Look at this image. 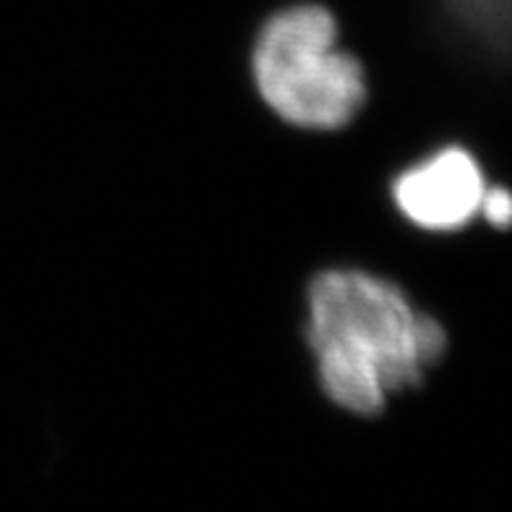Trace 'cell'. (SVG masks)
Listing matches in <instances>:
<instances>
[{
	"label": "cell",
	"mask_w": 512,
	"mask_h": 512,
	"mask_svg": "<svg viewBox=\"0 0 512 512\" xmlns=\"http://www.w3.org/2000/svg\"><path fill=\"white\" fill-rule=\"evenodd\" d=\"M304 327L319 390L361 418L418 390L450 351L445 324L418 309L398 283L361 267L311 277Z\"/></svg>",
	"instance_id": "6da1fadb"
},
{
	"label": "cell",
	"mask_w": 512,
	"mask_h": 512,
	"mask_svg": "<svg viewBox=\"0 0 512 512\" xmlns=\"http://www.w3.org/2000/svg\"><path fill=\"white\" fill-rule=\"evenodd\" d=\"M452 32L492 55L512 50V0H437Z\"/></svg>",
	"instance_id": "277c9868"
},
{
	"label": "cell",
	"mask_w": 512,
	"mask_h": 512,
	"mask_svg": "<svg viewBox=\"0 0 512 512\" xmlns=\"http://www.w3.org/2000/svg\"><path fill=\"white\" fill-rule=\"evenodd\" d=\"M479 217L492 230H512V189H507V186H486Z\"/></svg>",
	"instance_id": "5b68a950"
},
{
	"label": "cell",
	"mask_w": 512,
	"mask_h": 512,
	"mask_svg": "<svg viewBox=\"0 0 512 512\" xmlns=\"http://www.w3.org/2000/svg\"><path fill=\"white\" fill-rule=\"evenodd\" d=\"M251 79L280 121L304 131H340L369 97L364 66L340 48L335 16L317 3L264 21L251 48Z\"/></svg>",
	"instance_id": "7a4b0ae2"
},
{
	"label": "cell",
	"mask_w": 512,
	"mask_h": 512,
	"mask_svg": "<svg viewBox=\"0 0 512 512\" xmlns=\"http://www.w3.org/2000/svg\"><path fill=\"white\" fill-rule=\"evenodd\" d=\"M486 176L473 152L447 144L392 178L390 196L405 223L424 233H458L479 217Z\"/></svg>",
	"instance_id": "3957f363"
}]
</instances>
